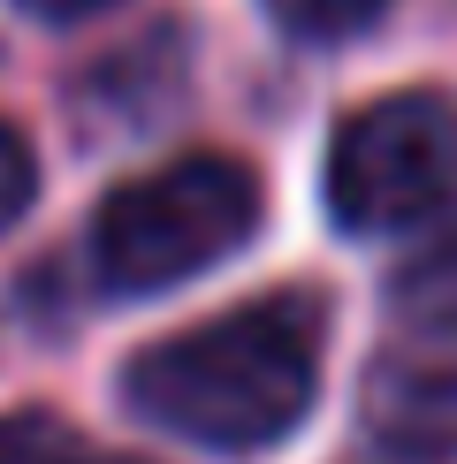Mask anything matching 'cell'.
Returning a JSON list of instances; mask_svg holds the SVG:
<instances>
[{
	"instance_id": "cell-1",
	"label": "cell",
	"mask_w": 457,
	"mask_h": 464,
	"mask_svg": "<svg viewBox=\"0 0 457 464\" xmlns=\"http://www.w3.org/2000/svg\"><path fill=\"white\" fill-rule=\"evenodd\" d=\"M130 403L152 427L206 450H267L320 396V304L282 289L244 313L199 320L152 343L122 373Z\"/></svg>"
},
{
	"instance_id": "cell-2",
	"label": "cell",
	"mask_w": 457,
	"mask_h": 464,
	"mask_svg": "<svg viewBox=\"0 0 457 464\" xmlns=\"http://www.w3.org/2000/svg\"><path fill=\"white\" fill-rule=\"evenodd\" d=\"M267 190L244 160L228 152H183V160L152 168V176L122 183L100 206L92 251H100V275L114 289H176L206 266H221L237 244H252Z\"/></svg>"
},
{
	"instance_id": "cell-3",
	"label": "cell",
	"mask_w": 457,
	"mask_h": 464,
	"mask_svg": "<svg viewBox=\"0 0 457 464\" xmlns=\"http://www.w3.org/2000/svg\"><path fill=\"white\" fill-rule=\"evenodd\" d=\"M457 190V100L389 92L335 130L328 152V214L351 237L412 228Z\"/></svg>"
},
{
	"instance_id": "cell-4",
	"label": "cell",
	"mask_w": 457,
	"mask_h": 464,
	"mask_svg": "<svg viewBox=\"0 0 457 464\" xmlns=\"http://www.w3.org/2000/svg\"><path fill=\"white\" fill-rule=\"evenodd\" d=\"M366 427L404 464H457V351H389L366 373Z\"/></svg>"
},
{
	"instance_id": "cell-5",
	"label": "cell",
	"mask_w": 457,
	"mask_h": 464,
	"mask_svg": "<svg viewBox=\"0 0 457 464\" xmlns=\"http://www.w3.org/2000/svg\"><path fill=\"white\" fill-rule=\"evenodd\" d=\"M396 320L419 327V335H457V228L427 237V251H412L389 282Z\"/></svg>"
},
{
	"instance_id": "cell-6",
	"label": "cell",
	"mask_w": 457,
	"mask_h": 464,
	"mask_svg": "<svg viewBox=\"0 0 457 464\" xmlns=\"http://www.w3.org/2000/svg\"><path fill=\"white\" fill-rule=\"evenodd\" d=\"M381 8H389V0H267V15L290 38H305V46H335V38L366 31Z\"/></svg>"
},
{
	"instance_id": "cell-7",
	"label": "cell",
	"mask_w": 457,
	"mask_h": 464,
	"mask_svg": "<svg viewBox=\"0 0 457 464\" xmlns=\"http://www.w3.org/2000/svg\"><path fill=\"white\" fill-rule=\"evenodd\" d=\"M84 441L53 411H8L0 419V464H76Z\"/></svg>"
},
{
	"instance_id": "cell-8",
	"label": "cell",
	"mask_w": 457,
	"mask_h": 464,
	"mask_svg": "<svg viewBox=\"0 0 457 464\" xmlns=\"http://www.w3.org/2000/svg\"><path fill=\"white\" fill-rule=\"evenodd\" d=\"M38 198V160H31V138L15 122H0V228H8L24 206Z\"/></svg>"
},
{
	"instance_id": "cell-9",
	"label": "cell",
	"mask_w": 457,
	"mask_h": 464,
	"mask_svg": "<svg viewBox=\"0 0 457 464\" xmlns=\"http://www.w3.org/2000/svg\"><path fill=\"white\" fill-rule=\"evenodd\" d=\"M15 8H31V15H53V24H69V15H92V8H107V0H15Z\"/></svg>"
},
{
	"instance_id": "cell-10",
	"label": "cell",
	"mask_w": 457,
	"mask_h": 464,
	"mask_svg": "<svg viewBox=\"0 0 457 464\" xmlns=\"http://www.w3.org/2000/svg\"><path fill=\"white\" fill-rule=\"evenodd\" d=\"M76 464H114V457H92V450H84V457H76ZM122 464H130V457H122Z\"/></svg>"
}]
</instances>
